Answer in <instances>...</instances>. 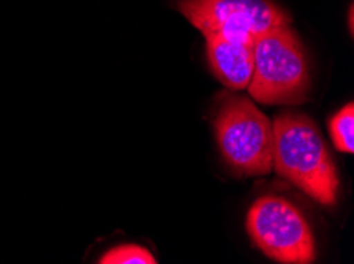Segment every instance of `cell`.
<instances>
[{"label":"cell","mask_w":354,"mask_h":264,"mask_svg":"<svg viewBox=\"0 0 354 264\" xmlns=\"http://www.w3.org/2000/svg\"><path fill=\"white\" fill-rule=\"evenodd\" d=\"M354 105L348 103L329 121V133L337 150L343 154L354 152Z\"/></svg>","instance_id":"obj_7"},{"label":"cell","mask_w":354,"mask_h":264,"mask_svg":"<svg viewBox=\"0 0 354 264\" xmlns=\"http://www.w3.org/2000/svg\"><path fill=\"white\" fill-rule=\"evenodd\" d=\"M178 10L203 37L219 35L243 43H254L291 21L270 0H180Z\"/></svg>","instance_id":"obj_5"},{"label":"cell","mask_w":354,"mask_h":264,"mask_svg":"<svg viewBox=\"0 0 354 264\" xmlns=\"http://www.w3.org/2000/svg\"><path fill=\"white\" fill-rule=\"evenodd\" d=\"M246 230L266 256L283 264H310L316 258L315 238L302 212L280 196L256 199L246 215Z\"/></svg>","instance_id":"obj_4"},{"label":"cell","mask_w":354,"mask_h":264,"mask_svg":"<svg viewBox=\"0 0 354 264\" xmlns=\"http://www.w3.org/2000/svg\"><path fill=\"white\" fill-rule=\"evenodd\" d=\"M208 63L219 83L230 90L248 88L254 67V43L229 40L219 35H205Z\"/></svg>","instance_id":"obj_6"},{"label":"cell","mask_w":354,"mask_h":264,"mask_svg":"<svg viewBox=\"0 0 354 264\" xmlns=\"http://www.w3.org/2000/svg\"><path fill=\"white\" fill-rule=\"evenodd\" d=\"M273 168L305 195L324 206L337 201L339 176L323 136L310 117L278 116L273 121Z\"/></svg>","instance_id":"obj_1"},{"label":"cell","mask_w":354,"mask_h":264,"mask_svg":"<svg viewBox=\"0 0 354 264\" xmlns=\"http://www.w3.org/2000/svg\"><path fill=\"white\" fill-rule=\"evenodd\" d=\"M250 95L264 105H299L307 100L310 68L302 43L288 26L262 34L253 45Z\"/></svg>","instance_id":"obj_2"},{"label":"cell","mask_w":354,"mask_h":264,"mask_svg":"<svg viewBox=\"0 0 354 264\" xmlns=\"http://www.w3.org/2000/svg\"><path fill=\"white\" fill-rule=\"evenodd\" d=\"M102 264H156V258L142 245H118L100 256Z\"/></svg>","instance_id":"obj_8"},{"label":"cell","mask_w":354,"mask_h":264,"mask_svg":"<svg viewBox=\"0 0 354 264\" xmlns=\"http://www.w3.org/2000/svg\"><path fill=\"white\" fill-rule=\"evenodd\" d=\"M213 125L223 159L234 172L253 177L273 170V122L253 101L224 95Z\"/></svg>","instance_id":"obj_3"}]
</instances>
